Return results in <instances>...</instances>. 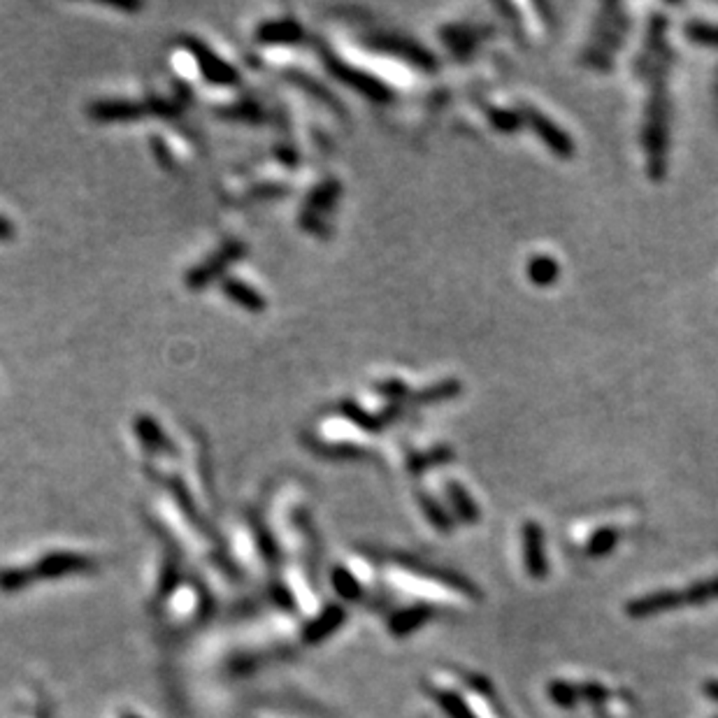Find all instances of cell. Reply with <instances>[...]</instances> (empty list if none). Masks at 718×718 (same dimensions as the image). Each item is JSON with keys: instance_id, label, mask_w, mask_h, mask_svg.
<instances>
[{"instance_id": "6da1fadb", "label": "cell", "mask_w": 718, "mask_h": 718, "mask_svg": "<svg viewBox=\"0 0 718 718\" xmlns=\"http://www.w3.org/2000/svg\"><path fill=\"white\" fill-rule=\"evenodd\" d=\"M677 607H683V590H656V593L642 595V598L628 602L625 612L631 618H648L658 616L663 612H672Z\"/></svg>"}, {"instance_id": "7a4b0ae2", "label": "cell", "mask_w": 718, "mask_h": 718, "mask_svg": "<svg viewBox=\"0 0 718 718\" xmlns=\"http://www.w3.org/2000/svg\"><path fill=\"white\" fill-rule=\"evenodd\" d=\"M525 570L532 579L547 577V556H544V535L537 524H525L524 528Z\"/></svg>"}, {"instance_id": "3957f363", "label": "cell", "mask_w": 718, "mask_h": 718, "mask_svg": "<svg viewBox=\"0 0 718 718\" xmlns=\"http://www.w3.org/2000/svg\"><path fill=\"white\" fill-rule=\"evenodd\" d=\"M430 616H433V609H430V607L402 609V612H398L393 618H391V631H393L395 635H409L412 631H417L418 625H424Z\"/></svg>"}, {"instance_id": "277c9868", "label": "cell", "mask_w": 718, "mask_h": 718, "mask_svg": "<svg viewBox=\"0 0 718 718\" xmlns=\"http://www.w3.org/2000/svg\"><path fill=\"white\" fill-rule=\"evenodd\" d=\"M718 600V577L706 579V582H695L693 586L683 590V605H709Z\"/></svg>"}, {"instance_id": "5b68a950", "label": "cell", "mask_w": 718, "mask_h": 718, "mask_svg": "<svg viewBox=\"0 0 718 718\" xmlns=\"http://www.w3.org/2000/svg\"><path fill=\"white\" fill-rule=\"evenodd\" d=\"M435 697L449 718H477L475 714H472L470 706L463 702V697H458L456 693H449V690H437Z\"/></svg>"}, {"instance_id": "8992f818", "label": "cell", "mask_w": 718, "mask_h": 718, "mask_svg": "<svg viewBox=\"0 0 718 718\" xmlns=\"http://www.w3.org/2000/svg\"><path fill=\"white\" fill-rule=\"evenodd\" d=\"M549 697H551L558 706H563V709H572V706L577 705V700L582 695H579L577 686H572V683L551 681L549 683Z\"/></svg>"}, {"instance_id": "52a82bcc", "label": "cell", "mask_w": 718, "mask_h": 718, "mask_svg": "<svg viewBox=\"0 0 718 718\" xmlns=\"http://www.w3.org/2000/svg\"><path fill=\"white\" fill-rule=\"evenodd\" d=\"M618 542V532L612 528H602L600 532H595L593 540H590L589 544V556H593V558H602V556L612 554L614 547H616Z\"/></svg>"}, {"instance_id": "ba28073f", "label": "cell", "mask_w": 718, "mask_h": 718, "mask_svg": "<svg viewBox=\"0 0 718 718\" xmlns=\"http://www.w3.org/2000/svg\"><path fill=\"white\" fill-rule=\"evenodd\" d=\"M451 500H454V507L458 509L463 521H466V524H475V518H477V507L472 505L470 495H467L466 491H460L458 486H451Z\"/></svg>"}, {"instance_id": "9c48e42d", "label": "cell", "mask_w": 718, "mask_h": 718, "mask_svg": "<svg viewBox=\"0 0 718 718\" xmlns=\"http://www.w3.org/2000/svg\"><path fill=\"white\" fill-rule=\"evenodd\" d=\"M226 291L233 295V301L242 302V305L249 307V309H260V307H263V302H260V295H256L253 291H249L244 284H228Z\"/></svg>"}, {"instance_id": "30bf717a", "label": "cell", "mask_w": 718, "mask_h": 718, "mask_svg": "<svg viewBox=\"0 0 718 718\" xmlns=\"http://www.w3.org/2000/svg\"><path fill=\"white\" fill-rule=\"evenodd\" d=\"M577 689L583 700L593 702V705H602L609 697L607 689H602L600 683H583V686H577Z\"/></svg>"}, {"instance_id": "8fae6325", "label": "cell", "mask_w": 718, "mask_h": 718, "mask_svg": "<svg viewBox=\"0 0 718 718\" xmlns=\"http://www.w3.org/2000/svg\"><path fill=\"white\" fill-rule=\"evenodd\" d=\"M705 693L709 695V697H712L714 702H718V681H716V679H712V681L705 683Z\"/></svg>"}, {"instance_id": "7c38bea8", "label": "cell", "mask_w": 718, "mask_h": 718, "mask_svg": "<svg viewBox=\"0 0 718 718\" xmlns=\"http://www.w3.org/2000/svg\"><path fill=\"white\" fill-rule=\"evenodd\" d=\"M12 233H14L12 226L7 224L5 219L0 217V240H7V237H12Z\"/></svg>"}]
</instances>
